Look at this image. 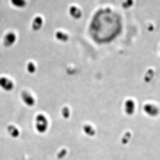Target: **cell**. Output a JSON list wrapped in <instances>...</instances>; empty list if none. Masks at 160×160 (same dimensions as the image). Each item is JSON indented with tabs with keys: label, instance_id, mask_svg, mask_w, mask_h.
Returning a JSON list of instances; mask_svg holds the SVG:
<instances>
[{
	"label": "cell",
	"instance_id": "cell-1",
	"mask_svg": "<svg viewBox=\"0 0 160 160\" xmlns=\"http://www.w3.org/2000/svg\"><path fill=\"white\" fill-rule=\"evenodd\" d=\"M144 112L148 116H158L160 109H158V105H155V103H146L144 105Z\"/></svg>",
	"mask_w": 160,
	"mask_h": 160
},
{
	"label": "cell",
	"instance_id": "cell-2",
	"mask_svg": "<svg viewBox=\"0 0 160 160\" xmlns=\"http://www.w3.org/2000/svg\"><path fill=\"white\" fill-rule=\"evenodd\" d=\"M125 112L128 116H132V114H135V100H132V98H128L125 102Z\"/></svg>",
	"mask_w": 160,
	"mask_h": 160
},
{
	"label": "cell",
	"instance_id": "cell-3",
	"mask_svg": "<svg viewBox=\"0 0 160 160\" xmlns=\"http://www.w3.org/2000/svg\"><path fill=\"white\" fill-rule=\"evenodd\" d=\"M82 130L86 132V135H89V137H92V135L96 133V130H94V126H92L91 123H84V126H82Z\"/></svg>",
	"mask_w": 160,
	"mask_h": 160
},
{
	"label": "cell",
	"instance_id": "cell-4",
	"mask_svg": "<svg viewBox=\"0 0 160 160\" xmlns=\"http://www.w3.org/2000/svg\"><path fill=\"white\" fill-rule=\"evenodd\" d=\"M69 14H71L73 18H77V20H78V18L82 16V9H80L78 6H71V7H69Z\"/></svg>",
	"mask_w": 160,
	"mask_h": 160
},
{
	"label": "cell",
	"instance_id": "cell-5",
	"mask_svg": "<svg viewBox=\"0 0 160 160\" xmlns=\"http://www.w3.org/2000/svg\"><path fill=\"white\" fill-rule=\"evenodd\" d=\"M153 77H155V69H148V71L144 73V82H149Z\"/></svg>",
	"mask_w": 160,
	"mask_h": 160
},
{
	"label": "cell",
	"instance_id": "cell-6",
	"mask_svg": "<svg viewBox=\"0 0 160 160\" xmlns=\"http://www.w3.org/2000/svg\"><path fill=\"white\" fill-rule=\"evenodd\" d=\"M130 137H132V132H125V135H123V139H121V142L128 144V142H130Z\"/></svg>",
	"mask_w": 160,
	"mask_h": 160
},
{
	"label": "cell",
	"instance_id": "cell-7",
	"mask_svg": "<svg viewBox=\"0 0 160 160\" xmlns=\"http://www.w3.org/2000/svg\"><path fill=\"white\" fill-rule=\"evenodd\" d=\"M55 36H57V39H59V41H68V34H66V32H61V30H59Z\"/></svg>",
	"mask_w": 160,
	"mask_h": 160
},
{
	"label": "cell",
	"instance_id": "cell-8",
	"mask_svg": "<svg viewBox=\"0 0 160 160\" xmlns=\"http://www.w3.org/2000/svg\"><path fill=\"white\" fill-rule=\"evenodd\" d=\"M45 128H46V121L43 116H39V130H45Z\"/></svg>",
	"mask_w": 160,
	"mask_h": 160
},
{
	"label": "cell",
	"instance_id": "cell-9",
	"mask_svg": "<svg viewBox=\"0 0 160 160\" xmlns=\"http://www.w3.org/2000/svg\"><path fill=\"white\" fill-rule=\"evenodd\" d=\"M133 4H135V0H125V2H123V6H125V9H128V7H132Z\"/></svg>",
	"mask_w": 160,
	"mask_h": 160
},
{
	"label": "cell",
	"instance_id": "cell-10",
	"mask_svg": "<svg viewBox=\"0 0 160 160\" xmlns=\"http://www.w3.org/2000/svg\"><path fill=\"white\" fill-rule=\"evenodd\" d=\"M61 114H62V118H69V107H64L61 110Z\"/></svg>",
	"mask_w": 160,
	"mask_h": 160
},
{
	"label": "cell",
	"instance_id": "cell-11",
	"mask_svg": "<svg viewBox=\"0 0 160 160\" xmlns=\"http://www.w3.org/2000/svg\"><path fill=\"white\" fill-rule=\"evenodd\" d=\"M66 155H68V149H66V148L61 149V151H59V158H62V157H66Z\"/></svg>",
	"mask_w": 160,
	"mask_h": 160
},
{
	"label": "cell",
	"instance_id": "cell-12",
	"mask_svg": "<svg viewBox=\"0 0 160 160\" xmlns=\"http://www.w3.org/2000/svg\"><path fill=\"white\" fill-rule=\"evenodd\" d=\"M41 25V18H38V20H34V27H39Z\"/></svg>",
	"mask_w": 160,
	"mask_h": 160
},
{
	"label": "cell",
	"instance_id": "cell-13",
	"mask_svg": "<svg viewBox=\"0 0 160 160\" xmlns=\"http://www.w3.org/2000/svg\"><path fill=\"white\" fill-rule=\"evenodd\" d=\"M158 52H160V45H158Z\"/></svg>",
	"mask_w": 160,
	"mask_h": 160
}]
</instances>
